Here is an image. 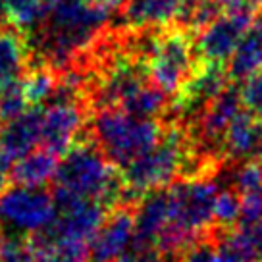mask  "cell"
<instances>
[{
	"instance_id": "obj_12",
	"label": "cell",
	"mask_w": 262,
	"mask_h": 262,
	"mask_svg": "<svg viewBox=\"0 0 262 262\" xmlns=\"http://www.w3.org/2000/svg\"><path fill=\"white\" fill-rule=\"evenodd\" d=\"M228 68L214 64L195 66L193 74L176 95L173 104L181 114H196L199 110H206L228 87Z\"/></svg>"
},
{
	"instance_id": "obj_26",
	"label": "cell",
	"mask_w": 262,
	"mask_h": 262,
	"mask_svg": "<svg viewBox=\"0 0 262 262\" xmlns=\"http://www.w3.org/2000/svg\"><path fill=\"white\" fill-rule=\"evenodd\" d=\"M262 187V164L241 162L231 173V189L239 196Z\"/></svg>"
},
{
	"instance_id": "obj_15",
	"label": "cell",
	"mask_w": 262,
	"mask_h": 262,
	"mask_svg": "<svg viewBox=\"0 0 262 262\" xmlns=\"http://www.w3.org/2000/svg\"><path fill=\"white\" fill-rule=\"evenodd\" d=\"M220 150L231 160L262 164V120L243 110L224 135Z\"/></svg>"
},
{
	"instance_id": "obj_28",
	"label": "cell",
	"mask_w": 262,
	"mask_h": 262,
	"mask_svg": "<svg viewBox=\"0 0 262 262\" xmlns=\"http://www.w3.org/2000/svg\"><path fill=\"white\" fill-rule=\"evenodd\" d=\"M239 93L247 112L262 120V70L241 83Z\"/></svg>"
},
{
	"instance_id": "obj_23",
	"label": "cell",
	"mask_w": 262,
	"mask_h": 262,
	"mask_svg": "<svg viewBox=\"0 0 262 262\" xmlns=\"http://www.w3.org/2000/svg\"><path fill=\"white\" fill-rule=\"evenodd\" d=\"M21 89H24V95L29 102V106L41 108L52 100L58 89V81L50 70L41 66V68H35L31 72H27V75L21 81Z\"/></svg>"
},
{
	"instance_id": "obj_16",
	"label": "cell",
	"mask_w": 262,
	"mask_h": 262,
	"mask_svg": "<svg viewBox=\"0 0 262 262\" xmlns=\"http://www.w3.org/2000/svg\"><path fill=\"white\" fill-rule=\"evenodd\" d=\"M183 12L185 0H127L123 6V21L139 31L164 29L183 19Z\"/></svg>"
},
{
	"instance_id": "obj_32",
	"label": "cell",
	"mask_w": 262,
	"mask_h": 262,
	"mask_svg": "<svg viewBox=\"0 0 262 262\" xmlns=\"http://www.w3.org/2000/svg\"><path fill=\"white\" fill-rule=\"evenodd\" d=\"M239 229H241V231L245 233V237L249 239V243H251L254 254H256V260L262 262V222L253 224V226H247V228H239Z\"/></svg>"
},
{
	"instance_id": "obj_21",
	"label": "cell",
	"mask_w": 262,
	"mask_h": 262,
	"mask_svg": "<svg viewBox=\"0 0 262 262\" xmlns=\"http://www.w3.org/2000/svg\"><path fill=\"white\" fill-rule=\"evenodd\" d=\"M10 14V21L25 39H35L49 17V6L45 0H2Z\"/></svg>"
},
{
	"instance_id": "obj_10",
	"label": "cell",
	"mask_w": 262,
	"mask_h": 262,
	"mask_svg": "<svg viewBox=\"0 0 262 262\" xmlns=\"http://www.w3.org/2000/svg\"><path fill=\"white\" fill-rule=\"evenodd\" d=\"M45 108H29L25 114L0 125V170L10 173L12 166L41 147Z\"/></svg>"
},
{
	"instance_id": "obj_24",
	"label": "cell",
	"mask_w": 262,
	"mask_h": 262,
	"mask_svg": "<svg viewBox=\"0 0 262 262\" xmlns=\"http://www.w3.org/2000/svg\"><path fill=\"white\" fill-rule=\"evenodd\" d=\"M241 220V196L233 189H222L216 199L214 222L224 228H231Z\"/></svg>"
},
{
	"instance_id": "obj_14",
	"label": "cell",
	"mask_w": 262,
	"mask_h": 262,
	"mask_svg": "<svg viewBox=\"0 0 262 262\" xmlns=\"http://www.w3.org/2000/svg\"><path fill=\"white\" fill-rule=\"evenodd\" d=\"M83 127V112L77 102H52L42 114L41 147L58 158L74 148L77 135Z\"/></svg>"
},
{
	"instance_id": "obj_5",
	"label": "cell",
	"mask_w": 262,
	"mask_h": 262,
	"mask_svg": "<svg viewBox=\"0 0 262 262\" xmlns=\"http://www.w3.org/2000/svg\"><path fill=\"white\" fill-rule=\"evenodd\" d=\"M189 160V148L183 131L170 127L162 139L122 172L127 196H145L150 191L164 189L173 183V178L183 172Z\"/></svg>"
},
{
	"instance_id": "obj_19",
	"label": "cell",
	"mask_w": 262,
	"mask_h": 262,
	"mask_svg": "<svg viewBox=\"0 0 262 262\" xmlns=\"http://www.w3.org/2000/svg\"><path fill=\"white\" fill-rule=\"evenodd\" d=\"M58 164L60 158L56 155L39 147L12 166L10 180L16 185H25V187H45L49 181H54Z\"/></svg>"
},
{
	"instance_id": "obj_9",
	"label": "cell",
	"mask_w": 262,
	"mask_h": 262,
	"mask_svg": "<svg viewBox=\"0 0 262 262\" xmlns=\"http://www.w3.org/2000/svg\"><path fill=\"white\" fill-rule=\"evenodd\" d=\"M253 24V16L224 12L212 24L201 29L196 42L193 45L196 58H201V64H214L226 68V64H229V60L237 49V45L243 39V35L249 31V27Z\"/></svg>"
},
{
	"instance_id": "obj_7",
	"label": "cell",
	"mask_w": 262,
	"mask_h": 262,
	"mask_svg": "<svg viewBox=\"0 0 262 262\" xmlns=\"http://www.w3.org/2000/svg\"><path fill=\"white\" fill-rule=\"evenodd\" d=\"M54 218L56 201L45 187L12 183L0 195V237H37Z\"/></svg>"
},
{
	"instance_id": "obj_11",
	"label": "cell",
	"mask_w": 262,
	"mask_h": 262,
	"mask_svg": "<svg viewBox=\"0 0 262 262\" xmlns=\"http://www.w3.org/2000/svg\"><path fill=\"white\" fill-rule=\"evenodd\" d=\"M148 83L150 79L145 60L129 56L116 58L100 83L98 102L102 104V108H122Z\"/></svg>"
},
{
	"instance_id": "obj_6",
	"label": "cell",
	"mask_w": 262,
	"mask_h": 262,
	"mask_svg": "<svg viewBox=\"0 0 262 262\" xmlns=\"http://www.w3.org/2000/svg\"><path fill=\"white\" fill-rule=\"evenodd\" d=\"M195 47L183 29H172L145 39L143 60L150 83L166 97H176L181 85L193 74Z\"/></svg>"
},
{
	"instance_id": "obj_29",
	"label": "cell",
	"mask_w": 262,
	"mask_h": 262,
	"mask_svg": "<svg viewBox=\"0 0 262 262\" xmlns=\"http://www.w3.org/2000/svg\"><path fill=\"white\" fill-rule=\"evenodd\" d=\"M258 222H262V187L241 195V220L237 226L247 228Z\"/></svg>"
},
{
	"instance_id": "obj_25",
	"label": "cell",
	"mask_w": 262,
	"mask_h": 262,
	"mask_svg": "<svg viewBox=\"0 0 262 262\" xmlns=\"http://www.w3.org/2000/svg\"><path fill=\"white\" fill-rule=\"evenodd\" d=\"M29 102L24 95L21 83L0 91V125L12 122L29 110Z\"/></svg>"
},
{
	"instance_id": "obj_20",
	"label": "cell",
	"mask_w": 262,
	"mask_h": 262,
	"mask_svg": "<svg viewBox=\"0 0 262 262\" xmlns=\"http://www.w3.org/2000/svg\"><path fill=\"white\" fill-rule=\"evenodd\" d=\"M262 70V21H254L243 35L228 64V75L233 81H245Z\"/></svg>"
},
{
	"instance_id": "obj_30",
	"label": "cell",
	"mask_w": 262,
	"mask_h": 262,
	"mask_svg": "<svg viewBox=\"0 0 262 262\" xmlns=\"http://www.w3.org/2000/svg\"><path fill=\"white\" fill-rule=\"evenodd\" d=\"M178 262H218V245L199 239L181 251Z\"/></svg>"
},
{
	"instance_id": "obj_1",
	"label": "cell",
	"mask_w": 262,
	"mask_h": 262,
	"mask_svg": "<svg viewBox=\"0 0 262 262\" xmlns=\"http://www.w3.org/2000/svg\"><path fill=\"white\" fill-rule=\"evenodd\" d=\"M54 199L95 201L110 210L127 196L122 172L97 145L81 143L70 148L58 164L54 176Z\"/></svg>"
},
{
	"instance_id": "obj_22",
	"label": "cell",
	"mask_w": 262,
	"mask_h": 262,
	"mask_svg": "<svg viewBox=\"0 0 262 262\" xmlns=\"http://www.w3.org/2000/svg\"><path fill=\"white\" fill-rule=\"evenodd\" d=\"M35 262H89V245L74 241L31 239Z\"/></svg>"
},
{
	"instance_id": "obj_35",
	"label": "cell",
	"mask_w": 262,
	"mask_h": 262,
	"mask_svg": "<svg viewBox=\"0 0 262 262\" xmlns=\"http://www.w3.org/2000/svg\"><path fill=\"white\" fill-rule=\"evenodd\" d=\"M45 2H47V6H54V4H60V2H64V0H45Z\"/></svg>"
},
{
	"instance_id": "obj_33",
	"label": "cell",
	"mask_w": 262,
	"mask_h": 262,
	"mask_svg": "<svg viewBox=\"0 0 262 262\" xmlns=\"http://www.w3.org/2000/svg\"><path fill=\"white\" fill-rule=\"evenodd\" d=\"M83 2L89 4V6H95V8H102V10L112 12V10H116L122 4L123 0H83Z\"/></svg>"
},
{
	"instance_id": "obj_34",
	"label": "cell",
	"mask_w": 262,
	"mask_h": 262,
	"mask_svg": "<svg viewBox=\"0 0 262 262\" xmlns=\"http://www.w3.org/2000/svg\"><path fill=\"white\" fill-rule=\"evenodd\" d=\"M6 187H8V185H6V172L0 170V195L4 193V189Z\"/></svg>"
},
{
	"instance_id": "obj_27",
	"label": "cell",
	"mask_w": 262,
	"mask_h": 262,
	"mask_svg": "<svg viewBox=\"0 0 262 262\" xmlns=\"http://www.w3.org/2000/svg\"><path fill=\"white\" fill-rule=\"evenodd\" d=\"M0 262H35L31 239L0 237Z\"/></svg>"
},
{
	"instance_id": "obj_3",
	"label": "cell",
	"mask_w": 262,
	"mask_h": 262,
	"mask_svg": "<svg viewBox=\"0 0 262 262\" xmlns=\"http://www.w3.org/2000/svg\"><path fill=\"white\" fill-rule=\"evenodd\" d=\"M112 12L95 8L83 0H64L49 8V17L39 39L42 58L52 66H62L81 49L95 41Z\"/></svg>"
},
{
	"instance_id": "obj_8",
	"label": "cell",
	"mask_w": 262,
	"mask_h": 262,
	"mask_svg": "<svg viewBox=\"0 0 262 262\" xmlns=\"http://www.w3.org/2000/svg\"><path fill=\"white\" fill-rule=\"evenodd\" d=\"M54 201H56V218L41 235H37L39 239L74 241L89 245L91 239L97 235V231L110 216L106 206L95 201H81V199H54Z\"/></svg>"
},
{
	"instance_id": "obj_18",
	"label": "cell",
	"mask_w": 262,
	"mask_h": 262,
	"mask_svg": "<svg viewBox=\"0 0 262 262\" xmlns=\"http://www.w3.org/2000/svg\"><path fill=\"white\" fill-rule=\"evenodd\" d=\"M29 72V45L16 27H0V91L24 81Z\"/></svg>"
},
{
	"instance_id": "obj_31",
	"label": "cell",
	"mask_w": 262,
	"mask_h": 262,
	"mask_svg": "<svg viewBox=\"0 0 262 262\" xmlns=\"http://www.w3.org/2000/svg\"><path fill=\"white\" fill-rule=\"evenodd\" d=\"M118 262H164L162 254L155 249H145V247H133L129 253Z\"/></svg>"
},
{
	"instance_id": "obj_4",
	"label": "cell",
	"mask_w": 262,
	"mask_h": 262,
	"mask_svg": "<svg viewBox=\"0 0 262 262\" xmlns=\"http://www.w3.org/2000/svg\"><path fill=\"white\" fill-rule=\"evenodd\" d=\"M164 131L158 120L137 118L122 108H102L93 122L97 147L120 170L155 147Z\"/></svg>"
},
{
	"instance_id": "obj_17",
	"label": "cell",
	"mask_w": 262,
	"mask_h": 262,
	"mask_svg": "<svg viewBox=\"0 0 262 262\" xmlns=\"http://www.w3.org/2000/svg\"><path fill=\"white\" fill-rule=\"evenodd\" d=\"M243 110H245V106H243L239 89L233 85H228L220 97L203 112L201 133H203L205 141H208L212 147L220 148L222 139L228 133L229 125L237 120V116Z\"/></svg>"
},
{
	"instance_id": "obj_13",
	"label": "cell",
	"mask_w": 262,
	"mask_h": 262,
	"mask_svg": "<svg viewBox=\"0 0 262 262\" xmlns=\"http://www.w3.org/2000/svg\"><path fill=\"white\" fill-rule=\"evenodd\" d=\"M135 214L120 208L91 239L89 262H118L135 247Z\"/></svg>"
},
{
	"instance_id": "obj_2",
	"label": "cell",
	"mask_w": 262,
	"mask_h": 262,
	"mask_svg": "<svg viewBox=\"0 0 262 262\" xmlns=\"http://www.w3.org/2000/svg\"><path fill=\"white\" fill-rule=\"evenodd\" d=\"M220 185L210 178H187L166 187L168 224L156 251L160 254L181 253L208 231L214 222Z\"/></svg>"
}]
</instances>
